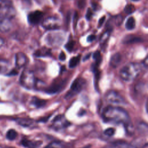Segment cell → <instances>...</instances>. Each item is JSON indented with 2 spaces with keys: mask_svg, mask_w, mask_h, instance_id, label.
<instances>
[{
  "mask_svg": "<svg viewBox=\"0 0 148 148\" xmlns=\"http://www.w3.org/2000/svg\"><path fill=\"white\" fill-rule=\"evenodd\" d=\"M92 57H93V58L95 60V64L99 65L102 60V58H101V56L99 51L97 50V51H95L93 54Z\"/></svg>",
  "mask_w": 148,
  "mask_h": 148,
  "instance_id": "28",
  "label": "cell"
},
{
  "mask_svg": "<svg viewBox=\"0 0 148 148\" xmlns=\"http://www.w3.org/2000/svg\"><path fill=\"white\" fill-rule=\"evenodd\" d=\"M63 85V83H54L49 87L46 90V92L48 94H54L60 90L62 86Z\"/></svg>",
  "mask_w": 148,
  "mask_h": 148,
  "instance_id": "15",
  "label": "cell"
},
{
  "mask_svg": "<svg viewBox=\"0 0 148 148\" xmlns=\"http://www.w3.org/2000/svg\"><path fill=\"white\" fill-rule=\"evenodd\" d=\"M112 148H135V147L132 144L128 143L126 142L118 141L112 145Z\"/></svg>",
  "mask_w": 148,
  "mask_h": 148,
  "instance_id": "16",
  "label": "cell"
},
{
  "mask_svg": "<svg viewBox=\"0 0 148 148\" xmlns=\"http://www.w3.org/2000/svg\"><path fill=\"white\" fill-rule=\"evenodd\" d=\"M85 4H86V0H79L77 3L78 8H83L85 6Z\"/></svg>",
  "mask_w": 148,
  "mask_h": 148,
  "instance_id": "33",
  "label": "cell"
},
{
  "mask_svg": "<svg viewBox=\"0 0 148 148\" xmlns=\"http://www.w3.org/2000/svg\"><path fill=\"white\" fill-rule=\"evenodd\" d=\"M16 121L19 125L23 127H29L32 124V120L25 118H20L18 119Z\"/></svg>",
  "mask_w": 148,
  "mask_h": 148,
  "instance_id": "20",
  "label": "cell"
},
{
  "mask_svg": "<svg viewBox=\"0 0 148 148\" xmlns=\"http://www.w3.org/2000/svg\"><path fill=\"white\" fill-rule=\"evenodd\" d=\"M4 43V40L3 38H2L1 37H0V47L3 45Z\"/></svg>",
  "mask_w": 148,
  "mask_h": 148,
  "instance_id": "41",
  "label": "cell"
},
{
  "mask_svg": "<svg viewBox=\"0 0 148 148\" xmlns=\"http://www.w3.org/2000/svg\"><path fill=\"white\" fill-rule=\"evenodd\" d=\"M105 16H103V17H102L100 19H99V21H98V27H101L102 25V24H103V23H104V21H105Z\"/></svg>",
  "mask_w": 148,
  "mask_h": 148,
  "instance_id": "37",
  "label": "cell"
},
{
  "mask_svg": "<svg viewBox=\"0 0 148 148\" xmlns=\"http://www.w3.org/2000/svg\"><path fill=\"white\" fill-rule=\"evenodd\" d=\"M10 148H14V147H10Z\"/></svg>",
  "mask_w": 148,
  "mask_h": 148,
  "instance_id": "45",
  "label": "cell"
},
{
  "mask_svg": "<svg viewBox=\"0 0 148 148\" xmlns=\"http://www.w3.org/2000/svg\"><path fill=\"white\" fill-rule=\"evenodd\" d=\"M0 1L2 3H8V4H11L12 5V2L10 0H0Z\"/></svg>",
  "mask_w": 148,
  "mask_h": 148,
  "instance_id": "39",
  "label": "cell"
},
{
  "mask_svg": "<svg viewBox=\"0 0 148 148\" xmlns=\"http://www.w3.org/2000/svg\"><path fill=\"white\" fill-rule=\"evenodd\" d=\"M12 24L10 20L0 17V32H6L12 28Z\"/></svg>",
  "mask_w": 148,
  "mask_h": 148,
  "instance_id": "11",
  "label": "cell"
},
{
  "mask_svg": "<svg viewBox=\"0 0 148 148\" xmlns=\"http://www.w3.org/2000/svg\"><path fill=\"white\" fill-rule=\"evenodd\" d=\"M75 42L73 40H70V41H69V42H68L66 43V44L65 45V47L66 49L68 51L71 52L73 49V47H74V46H75Z\"/></svg>",
  "mask_w": 148,
  "mask_h": 148,
  "instance_id": "29",
  "label": "cell"
},
{
  "mask_svg": "<svg viewBox=\"0 0 148 148\" xmlns=\"http://www.w3.org/2000/svg\"><path fill=\"white\" fill-rule=\"evenodd\" d=\"M102 116L105 122L116 124H123L129 135L133 134L134 128L130 116L123 108L119 106H107L104 109Z\"/></svg>",
  "mask_w": 148,
  "mask_h": 148,
  "instance_id": "1",
  "label": "cell"
},
{
  "mask_svg": "<svg viewBox=\"0 0 148 148\" xmlns=\"http://www.w3.org/2000/svg\"><path fill=\"white\" fill-rule=\"evenodd\" d=\"M135 27V21L132 17H129L125 23V28L128 30L134 29Z\"/></svg>",
  "mask_w": 148,
  "mask_h": 148,
  "instance_id": "21",
  "label": "cell"
},
{
  "mask_svg": "<svg viewBox=\"0 0 148 148\" xmlns=\"http://www.w3.org/2000/svg\"><path fill=\"white\" fill-rule=\"evenodd\" d=\"M114 132H115V130L113 128H107L104 131L105 135H106V136H113L114 134Z\"/></svg>",
  "mask_w": 148,
  "mask_h": 148,
  "instance_id": "30",
  "label": "cell"
},
{
  "mask_svg": "<svg viewBox=\"0 0 148 148\" xmlns=\"http://www.w3.org/2000/svg\"><path fill=\"white\" fill-rule=\"evenodd\" d=\"M80 55L72 57L69 60V67L71 68L75 67L79 64V62L80 61Z\"/></svg>",
  "mask_w": 148,
  "mask_h": 148,
  "instance_id": "22",
  "label": "cell"
},
{
  "mask_svg": "<svg viewBox=\"0 0 148 148\" xmlns=\"http://www.w3.org/2000/svg\"><path fill=\"white\" fill-rule=\"evenodd\" d=\"M78 14L77 12H75L73 16V27H76V24H77V20H78Z\"/></svg>",
  "mask_w": 148,
  "mask_h": 148,
  "instance_id": "34",
  "label": "cell"
},
{
  "mask_svg": "<svg viewBox=\"0 0 148 148\" xmlns=\"http://www.w3.org/2000/svg\"><path fill=\"white\" fill-rule=\"evenodd\" d=\"M31 103L36 108H40L45 106L46 103V101L45 100L39 99L37 97H33L31 101Z\"/></svg>",
  "mask_w": 148,
  "mask_h": 148,
  "instance_id": "18",
  "label": "cell"
},
{
  "mask_svg": "<svg viewBox=\"0 0 148 148\" xmlns=\"http://www.w3.org/2000/svg\"><path fill=\"white\" fill-rule=\"evenodd\" d=\"M90 56V54H87V56H86L83 58V61H86V60H88V59L89 58Z\"/></svg>",
  "mask_w": 148,
  "mask_h": 148,
  "instance_id": "42",
  "label": "cell"
},
{
  "mask_svg": "<svg viewBox=\"0 0 148 148\" xmlns=\"http://www.w3.org/2000/svg\"><path fill=\"white\" fill-rule=\"evenodd\" d=\"M111 29H108L105 33H103L102 34V35L101 36V38H100V43L103 45V43H105L108 39L109 36H110V31Z\"/></svg>",
  "mask_w": 148,
  "mask_h": 148,
  "instance_id": "25",
  "label": "cell"
},
{
  "mask_svg": "<svg viewBox=\"0 0 148 148\" xmlns=\"http://www.w3.org/2000/svg\"><path fill=\"white\" fill-rule=\"evenodd\" d=\"M106 100L111 103L116 105H124L125 103V99L117 92L110 90L108 91L105 95Z\"/></svg>",
  "mask_w": 148,
  "mask_h": 148,
  "instance_id": "5",
  "label": "cell"
},
{
  "mask_svg": "<svg viewBox=\"0 0 148 148\" xmlns=\"http://www.w3.org/2000/svg\"><path fill=\"white\" fill-rule=\"evenodd\" d=\"M95 38H96V36L94 35H90L87 37V40L88 42H92L93 40H94L95 39Z\"/></svg>",
  "mask_w": 148,
  "mask_h": 148,
  "instance_id": "36",
  "label": "cell"
},
{
  "mask_svg": "<svg viewBox=\"0 0 148 148\" xmlns=\"http://www.w3.org/2000/svg\"><path fill=\"white\" fill-rule=\"evenodd\" d=\"M21 144L26 148H38L42 145V142L24 139L21 140Z\"/></svg>",
  "mask_w": 148,
  "mask_h": 148,
  "instance_id": "12",
  "label": "cell"
},
{
  "mask_svg": "<svg viewBox=\"0 0 148 148\" xmlns=\"http://www.w3.org/2000/svg\"><path fill=\"white\" fill-rule=\"evenodd\" d=\"M35 56L36 57H41V56H48L50 55V50L47 49H42L36 51L35 53Z\"/></svg>",
  "mask_w": 148,
  "mask_h": 148,
  "instance_id": "24",
  "label": "cell"
},
{
  "mask_svg": "<svg viewBox=\"0 0 148 148\" xmlns=\"http://www.w3.org/2000/svg\"><path fill=\"white\" fill-rule=\"evenodd\" d=\"M69 125V122L64 116L58 115L53 121V126L55 129H62Z\"/></svg>",
  "mask_w": 148,
  "mask_h": 148,
  "instance_id": "8",
  "label": "cell"
},
{
  "mask_svg": "<svg viewBox=\"0 0 148 148\" xmlns=\"http://www.w3.org/2000/svg\"><path fill=\"white\" fill-rule=\"evenodd\" d=\"M92 10L90 8H88L87 9V13H86V17L87 18V20H90L92 17Z\"/></svg>",
  "mask_w": 148,
  "mask_h": 148,
  "instance_id": "32",
  "label": "cell"
},
{
  "mask_svg": "<svg viewBox=\"0 0 148 148\" xmlns=\"http://www.w3.org/2000/svg\"><path fill=\"white\" fill-rule=\"evenodd\" d=\"M141 70L140 64L131 62L124 66L120 71V77L124 81L129 82L135 79Z\"/></svg>",
  "mask_w": 148,
  "mask_h": 148,
  "instance_id": "2",
  "label": "cell"
},
{
  "mask_svg": "<svg viewBox=\"0 0 148 148\" xmlns=\"http://www.w3.org/2000/svg\"><path fill=\"white\" fill-rule=\"evenodd\" d=\"M42 25L45 29L47 30L58 29L60 26V20L56 17H48L43 21Z\"/></svg>",
  "mask_w": 148,
  "mask_h": 148,
  "instance_id": "7",
  "label": "cell"
},
{
  "mask_svg": "<svg viewBox=\"0 0 148 148\" xmlns=\"http://www.w3.org/2000/svg\"><path fill=\"white\" fill-rule=\"evenodd\" d=\"M24 1H27V2H29V0H24Z\"/></svg>",
  "mask_w": 148,
  "mask_h": 148,
  "instance_id": "43",
  "label": "cell"
},
{
  "mask_svg": "<svg viewBox=\"0 0 148 148\" xmlns=\"http://www.w3.org/2000/svg\"><path fill=\"white\" fill-rule=\"evenodd\" d=\"M123 21V17L121 15L116 16L115 17V23L117 25H120Z\"/></svg>",
  "mask_w": 148,
  "mask_h": 148,
  "instance_id": "31",
  "label": "cell"
},
{
  "mask_svg": "<svg viewBox=\"0 0 148 148\" xmlns=\"http://www.w3.org/2000/svg\"><path fill=\"white\" fill-rule=\"evenodd\" d=\"M20 84L27 89H32L36 85V80L34 72L29 70H24L20 78Z\"/></svg>",
  "mask_w": 148,
  "mask_h": 148,
  "instance_id": "3",
  "label": "cell"
},
{
  "mask_svg": "<svg viewBox=\"0 0 148 148\" xmlns=\"http://www.w3.org/2000/svg\"><path fill=\"white\" fill-rule=\"evenodd\" d=\"M133 1H139V0H132Z\"/></svg>",
  "mask_w": 148,
  "mask_h": 148,
  "instance_id": "44",
  "label": "cell"
},
{
  "mask_svg": "<svg viewBox=\"0 0 148 148\" xmlns=\"http://www.w3.org/2000/svg\"><path fill=\"white\" fill-rule=\"evenodd\" d=\"M17 136V132L13 129H10L6 132V138L10 140H13Z\"/></svg>",
  "mask_w": 148,
  "mask_h": 148,
  "instance_id": "23",
  "label": "cell"
},
{
  "mask_svg": "<svg viewBox=\"0 0 148 148\" xmlns=\"http://www.w3.org/2000/svg\"><path fill=\"white\" fill-rule=\"evenodd\" d=\"M9 67V62L4 59H0V74H3L8 71Z\"/></svg>",
  "mask_w": 148,
  "mask_h": 148,
  "instance_id": "17",
  "label": "cell"
},
{
  "mask_svg": "<svg viewBox=\"0 0 148 148\" xmlns=\"http://www.w3.org/2000/svg\"><path fill=\"white\" fill-rule=\"evenodd\" d=\"M143 65H145L146 66V68H147V57L143 61Z\"/></svg>",
  "mask_w": 148,
  "mask_h": 148,
  "instance_id": "40",
  "label": "cell"
},
{
  "mask_svg": "<svg viewBox=\"0 0 148 148\" xmlns=\"http://www.w3.org/2000/svg\"><path fill=\"white\" fill-rule=\"evenodd\" d=\"M16 11L11 4L2 3L0 4V17L11 20L16 16Z\"/></svg>",
  "mask_w": 148,
  "mask_h": 148,
  "instance_id": "4",
  "label": "cell"
},
{
  "mask_svg": "<svg viewBox=\"0 0 148 148\" xmlns=\"http://www.w3.org/2000/svg\"><path fill=\"white\" fill-rule=\"evenodd\" d=\"M43 13L39 10H36L33 12L30 13L28 15V22L33 25L38 24L42 20L43 17Z\"/></svg>",
  "mask_w": 148,
  "mask_h": 148,
  "instance_id": "9",
  "label": "cell"
},
{
  "mask_svg": "<svg viewBox=\"0 0 148 148\" xmlns=\"http://www.w3.org/2000/svg\"><path fill=\"white\" fill-rule=\"evenodd\" d=\"M121 61V55L119 53H115L110 58V65L113 68H117Z\"/></svg>",
  "mask_w": 148,
  "mask_h": 148,
  "instance_id": "14",
  "label": "cell"
},
{
  "mask_svg": "<svg viewBox=\"0 0 148 148\" xmlns=\"http://www.w3.org/2000/svg\"><path fill=\"white\" fill-rule=\"evenodd\" d=\"M135 10H136V9H135V6L132 4L127 5L124 8V11L127 14H131V13H134L135 11Z\"/></svg>",
  "mask_w": 148,
  "mask_h": 148,
  "instance_id": "27",
  "label": "cell"
},
{
  "mask_svg": "<svg viewBox=\"0 0 148 148\" xmlns=\"http://www.w3.org/2000/svg\"><path fill=\"white\" fill-rule=\"evenodd\" d=\"M85 80L82 77L76 79L72 83L71 90L66 94L65 97L71 98L73 95H75L76 94L80 92L85 84Z\"/></svg>",
  "mask_w": 148,
  "mask_h": 148,
  "instance_id": "6",
  "label": "cell"
},
{
  "mask_svg": "<svg viewBox=\"0 0 148 148\" xmlns=\"http://www.w3.org/2000/svg\"><path fill=\"white\" fill-rule=\"evenodd\" d=\"M143 40L141 38L137 36H134L132 35H130L126 36L124 40H123V43L125 44H130V43H138L142 42Z\"/></svg>",
  "mask_w": 148,
  "mask_h": 148,
  "instance_id": "13",
  "label": "cell"
},
{
  "mask_svg": "<svg viewBox=\"0 0 148 148\" xmlns=\"http://www.w3.org/2000/svg\"><path fill=\"white\" fill-rule=\"evenodd\" d=\"M138 131L143 134H146L147 132V125L145 123H140L138 125Z\"/></svg>",
  "mask_w": 148,
  "mask_h": 148,
  "instance_id": "26",
  "label": "cell"
},
{
  "mask_svg": "<svg viewBox=\"0 0 148 148\" xmlns=\"http://www.w3.org/2000/svg\"><path fill=\"white\" fill-rule=\"evenodd\" d=\"M17 72L15 69H13L8 75H17Z\"/></svg>",
  "mask_w": 148,
  "mask_h": 148,
  "instance_id": "38",
  "label": "cell"
},
{
  "mask_svg": "<svg viewBox=\"0 0 148 148\" xmlns=\"http://www.w3.org/2000/svg\"><path fill=\"white\" fill-rule=\"evenodd\" d=\"M58 58L61 61H64L66 58V56L65 54V53H64V51H61V53L60 54L59 56H58Z\"/></svg>",
  "mask_w": 148,
  "mask_h": 148,
  "instance_id": "35",
  "label": "cell"
},
{
  "mask_svg": "<svg viewBox=\"0 0 148 148\" xmlns=\"http://www.w3.org/2000/svg\"><path fill=\"white\" fill-rule=\"evenodd\" d=\"M27 62V56L21 52L17 53L15 56V64L16 66L21 68L25 66Z\"/></svg>",
  "mask_w": 148,
  "mask_h": 148,
  "instance_id": "10",
  "label": "cell"
},
{
  "mask_svg": "<svg viewBox=\"0 0 148 148\" xmlns=\"http://www.w3.org/2000/svg\"><path fill=\"white\" fill-rule=\"evenodd\" d=\"M64 143L61 141L55 140L51 142L49 145L46 146L44 148H64Z\"/></svg>",
  "mask_w": 148,
  "mask_h": 148,
  "instance_id": "19",
  "label": "cell"
}]
</instances>
